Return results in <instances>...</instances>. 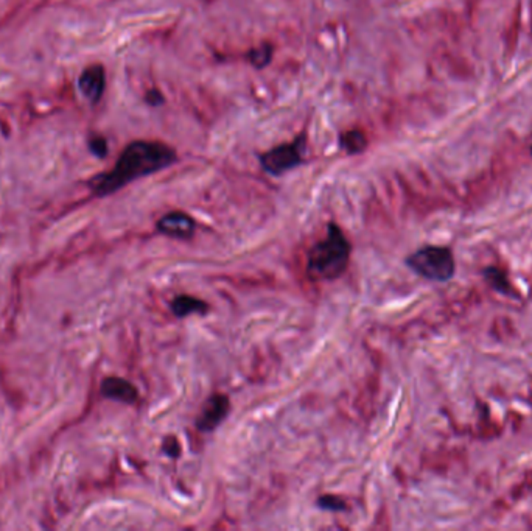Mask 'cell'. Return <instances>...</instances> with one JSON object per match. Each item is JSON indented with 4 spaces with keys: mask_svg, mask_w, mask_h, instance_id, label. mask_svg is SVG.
<instances>
[{
    "mask_svg": "<svg viewBox=\"0 0 532 531\" xmlns=\"http://www.w3.org/2000/svg\"><path fill=\"white\" fill-rule=\"evenodd\" d=\"M175 161L176 153L171 146L155 140H134L121 151L111 170L89 181V187L97 196L112 195L139 178L170 167Z\"/></svg>",
    "mask_w": 532,
    "mask_h": 531,
    "instance_id": "obj_1",
    "label": "cell"
},
{
    "mask_svg": "<svg viewBox=\"0 0 532 531\" xmlns=\"http://www.w3.org/2000/svg\"><path fill=\"white\" fill-rule=\"evenodd\" d=\"M352 246L343 229L330 223L327 235L310 249L307 260V273L315 283L335 280L343 276L349 265Z\"/></svg>",
    "mask_w": 532,
    "mask_h": 531,
    "instance_id": "obj_2",
    "label": "cell"
},
{
    "mask_svg": "<svg viewBox=\"0 0 532 531\" xmlns=\"http://www.w3.org/2000/svg\"><path fill=\"white\" fill-rule=\"evenodd\" d=\"M406 265L419 276L428 280H436V283H447L456 271L453 253L448 248L440 246H425L418 249L408 255Z\"/></svg>",
    "mask_w": 532,
    "mask_h": 531,
    "instance_id": "obj_3",
    "label": "cell"
},
{
    "mask_svg": "<svg viewBox=\"0 0 532 531\" xmlns=\"http://www.w3.org/2000/svg\"><path fill=\"white\" fill-rule=\"evenodd\" d=\"M300 162H302V153H300L299 145L296 144L279 145L266 151L260 158L261 167H264L266 174L274 176L284 175L285 171L296 169Z\"/></svg>",
    "mask_w": 532,
    "mask_h": 531,
    "instance_id": "obj_4",
    "label": "cell"
},
{
    "mask_svg": "<svg viewBox=\"0 0 532 531\" xmlns=\"http://www.w3.org/2000/svg\"><path fill=\"white\" fill-rule=\"evenodd\" d=\"M230 412V401L226 394H212L204 402L195 425L203 433H210L220 427Z\"/></svg>",
    "mask_w": 532,
    "mask_h": 531,
    "instance_id": "obj_5",
    "label": "cell"
},
{
    "mask_svg": "<svg viewBox=\"0 0 532 531\" xmlns=\"http://www.w3.org/2000/svg\"><path fill=\"white\" fill-rule=\"evenodd\" d=\"M195 220L185 212H178V210L164 215L157 221V231L166 237H171V239L189 240L195 234Z\"/></svg>",
    "mask_w": 532,
    "mask_h": 531,
    "instance_id": "obj_6",
    "label": "cell"
},
{
    "mask_svg": "<svg viewBox=\"0 0 532 531\" xmlns=\"http://www.w3.org/2000/svg\"><path fill=\"white\" fill-rule=\"evenodd\" d=\"M100 394L105 399H111L120 404L132 405L139 401V391L136 385L121 377H106L100 385Z\"/></svg>",
    "mask_w": 532,
    "mask_h": 531,
    "instance_id": "obj_7",
    "label": "cell"
},
{
    "mask_svg": "<svg viewBox=\"0 0 532 531\" xmlns=\"http://www.w3.org/2000/svg\"><path fill=\"white\" fill-rule=\"evenodd\" d=\"M105 85H106V78H105V69L100 66V64H94V66H89L85 69L80 75L78 80V86L80 91L87 100L91 101H98L101 99V95L105 92Z\"/></svg>",
    "mask_w": 532,
    "mask_h": 531,
    "instance_id": "obj_8",
    "label": "cell"
},
{
    "mask_svg": "<svg viewBox=\"0 0 532 531\" xmlns=\"http://www.w3.org/2000/svg\"><path fill=\"white\" fill-rule=\"evenodd\" d=\"M170 309L173 312V315L179 319H182L189 315H206V313L209 312V304L200 298L179 295L171 301Z\"/></svg>",
    "mask_w": 532,
    "mask_h": 531,
    "instance_id": "obj_9",
    "label": "cell"
},
{
    "mask_svg": "<svg viewBox=\"0 0 532 531\" xmlns=\"http://www.w3.org/2000/svg\"><path fill=\"white\" fill-rule=\"evenodd\" d=\"M341 144L345 151L350 153V155H354V153H361L364 149H366L368 140L361 131L352 130L343 134Z\"/></svg>",
    "mask_w": 532,
    "mask_h": 531,
    "instance_id": "obj_10",
    "label": "cell"
},
{
    "mask_svg": "<svg viewBox=\"0 0 532 531\" xmlns=\"http://www.w3.org/2000/svg\"><path fill=\"white\" fill-rule=\"evenodd\" d=\"M271 58H273V47L269 46V44H264V46L251 50V53H249V61H251L252 66L257 69L268 66Z\"/></svg>",
    "mask_w": 532,
    "mask_h": 531,
    "instance_id": "obj_11",
    "label": "cell"
},
{
    "mask_svg": "<svg viewBox=\"0 0 532 531\" xmlns=\"http://www.w3.org/2000/svg\"><path fill=\"white\" fill-rule=\"evenodd\" d=\"M316 505H318V508L325 509V511H332V513H339V511L347 509V503H345L341 497L333 496V494L320 496L318 498Z\"/></svg>",
    "mask_w": 532,
    "mask_h": 531,
    "instance_id": "obj_12",
    "label": "cell"
},
{
    "mask_svg": "<svg viewBox=\"0 0 532 531\" xmlns=\"http://www.w3.org/2000/svg\"><path fill=\"white\" fill-rule=\"evenodd\" d=\"M484 276L498 292L509 293L508 278H506V274L499 270V268H487V270L484 271Z\"/></svg>",
    "mask_w": 532,
    "mask_h": 531,
    "instance_id": "obj_13",
    "label": "cell"
},
{
    "mask_svg": "<svg viewBox=\"0 0 532 531\" xmlns=\"http://www.w3.org/2000/svg\"><path fill=\"white\" fill-rule=\"evenodd\" d=\"M162 450L169 455L170 458H178L181 455V446L178 444V441L175 438H166L164 441Z\"/></svg>",
    "mask_w": 532,
    "mask_h": 531,
    "instance_id": "obj_14",
    "label": "cell"
},
{
    "mask_svg": "<svg viewBox=\"0 0 532 531\" xmlns=\"http://www.w3.org/2000/svg\"><path fill=\"white\" fill-rule=\"evenodd\" d=\"M91 149H92V151H94L97 156H100V158L106 156L108 146H106L105 139H101V137L94 139V140H92V144H91Z\"/></svg>",
    "mask_w": 532,
    "mask_h": 531,
    "instance_id": "obj_15",
    "label": "cell"
}]
</instances>
